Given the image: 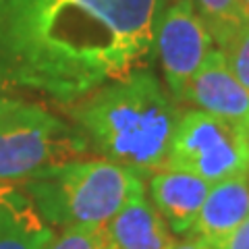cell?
<instances>
[{"instance_id":"obj_12","label":"cell","mask_w":249,"mask_h":249,"mask_svg":"<svg viewBox=\"0 0 249 249\" xmlns=\"http://www.w3.org/2000/svg\"><path fill=\"white\" fill-rule=\"evenodd\" d=\"M187 2L204 21L218 48H222L245 23L239 9V0H187Z\"/></svg>"},{"instance_id":"obj_15","label":"cell","mask_w":249,"mask_h":249,"mask_svg":"<svg viewBox=\"0 0 249 249\" xmlns=\"http://www.w3.org/2000/svg\"><path fill=\"white\" fill-rule=\"evenodd\" d=\"M40 106V102H27V100L0 89V124H9L19 119H25V116L34 114Z\"/></svg>"},{"instance_id":"obj_5","label":"cell","mask_w":249,"mask_h":249,"mask_svg":"<svg viewBox=\"0 0 249 249\" xmlns=\"http://www.w3.org/2000/svg\"><path fill=\"white\" fill-rule=\"evenodd\" d=\"M88 154L73 124L46 106L9 124H0V183H23L67 160Z\"/></svg>"},{"instance_id":"obj_19","label":"cell","mask_w":249,"mask_h":249,"mask_svg":"<svg viewBox=\"0 0 249 249\" xmlns=\"http://www.w3.org/2000/svg\"><path fill=\"white\" fill-rule=\"evenodd\" d=\"M4 187H6V183H0V199H2V196H4Z\"/></svg>"},{"instance_id":"obj_14","label":"cell","mask_w":249,"mask_h":249,"mask_svg":"<svg viewBox=\"0 0 249 249\" xmlns=\"http://www.w3.org/2000/svg\"><path fill=\"white\" fill-rule=\"evenodd\" d=\"M46 249H110L104 229H65L54 232Z\"/></svg>"},{"instance_id":"obj_16","label":"cell","mask_w":249,"mask_h":249,"mask_svg":"<svg viewBox=\"0 0 249 249\" xmlns=\"http://www.w3.org/2000/svg\"><path fill=\"white\" fill-rule=\"evenodd\" d=\"M214 249H249V218L241 222L231 235Z\"/></svg>"},{"instance_id":"obj_1","label":"cell","mask_w":249,"mask_h":249,"mask_svg":"<svg viewBox=\"0 0 249 249\" xmlns=\"http://www.w3.org/2000/svg\"><path fill=\"white\" fill-rule=\"evenodd\" d=\"M162 0H0V89L69 106L142 67Z\"/></svg>"},{"instance_id":"obj_10","label":"cell","mask_w":249,"mask_h":249,"mask_svg":"<svg viewBox=\"0 0 249 249\" xmlns=\"http://www.w3.org/2000/svg\"><path fill=\"white\" fill-rule=\"evenodd\" d=\"M110 249H168L175 243L168 224L145 196V187L127 199L104 227Z\"/></svg>"},{"instance_id":"obj_21","label":"cell","mask_w":249,"mask_h":249,"mask_svg":"<svg viewBox=\"0 0 249 249\" xmlns=\"http://www.w3.org/2000/svg\"><path fill=\"white\" fill-rule=\"evenodd\" d=\"M247 142H249V129H247ZM247 175H249V170H247Z\"/></svg>"},{"instance_id":"obj_11","label":"cell","mask_w":249,"mask_h":249,"mask_svg":"<svg viewBox=\"0 0 249 249\" xmlns=\"http://www.w3.org/2000/svg\"><path fill=\"white\" fill-rule=\"evenodd\" d=\"M54 231L19 183H6L0 199V249H46Z\"/></svg>"},{"instance_id":"obj_18","label":"cell","mask_w":249,"mask_h":249,"mask_svg":"<svg viewBox=\"0 0 249 249\" xmlns=\"http://www.w3.org/2000/svg\"><path fill=\"white\" fill-rule=\"evenodd\" d=\"M239 9L241 15H243V21L249 23V0H239Z\"/></svg>"},{"instance_id":"obj_7","label":"cell","mask_w":249,"mask_h":249,"mask_svg":"<svg viewBox=\"0 0 249 249\" xmlns=\"http://www.w3.org/2000/svg\"><path fill=\"white\" fill-rule=\"evenodd\" d=\"M178 100L216 119L249 129V89L232 75L224 54L216 48L201 62Z\"/></svg>"},{"instance_id":"obj_2","label":"cell","mask_w":249,"mask_h":249,"mask_svg":"<svg viewBox=\"0 0 249 249\" xmlns=\"http://www.w3.org/2000/svg\"><path fill=\"white\" fill-rule=\"evenodd\" d=\"M67 108L88 152L98 158L142 177L166 166L181 110L152 71L135 69Z\"/></svg>"},{"instance_id":"obj_13","label":"cell","mask_w":249,"mask_h":249,"mask_svg":"<svg viewBox=\"0 0 249 249\" xmlns=\"http://www.w3.org/2000/svg\"><path fill=\"white\" fill-rule=\"evenodd\" d=\"M218 50L224 54L232 75L249 89V23H243L235 36Z\"/></svg>"},{"instance_id":"obj_9","label":"cell","mask_w":249,"mask_h":249,"mask_svg":"<svg viewBox=\"0 0 249 249\" xmlns=\"http://www.w3.org/2000/svg\"><path fill=\"white\" fill-rule=\"evenodd\" d=\"M249 218V175H237L210 187L189 237L199 239L208 249L220 245L241 222Z\"/></svg>"},{"instance_id":"obj_20","label":"cell","mask_w":249,"mask_h":249,"mask_svg":"<svg viewBox=\"0 0 249 249\" xmlns=\"http://www.w3.org/2000/svg\"><path fill=\"white\" fill-rule=\"evenodd\" d=\"M166 2H168V0H162V4H164V6H166ZM170 2H177V0H170Z\"/></svg>"},{"instance_id":"obj_6","label":"cell","mask_w":249,"mask_h":249,"mask_svg":"<svg viewBox=\"0 0 249 249\" xmlns=\"http://www.w3.org/2000/svg\"><path fill=\"white\" fill-rule=\"evenodd\" d=\"M214 50V40L187 0H177L160 11L154 25L156 54L173 98H181L191 77Z\"/></svg>"},{"instance_id":"obj_17","label":"cell","mask_w":249,"mask_h":249,"mask_svg":"<svg viewBox=\"0 0 249 249\" xmlns=\"http://www.w3.org/2000/svg\"><path fill=\"white\" fill-rule=\"evenodd\" d=\"M168 249H208V245H204L196 237H189V239H183V241H175Z\"/></svg>"},{"instance_id":"obj_8","label":"cell","mask_w":249,"mask_h":249,"mask_svg":"<svg viewBox=\"0 0 249 249\" xmlns=\"http://www.w3.org/2000/svg\"><path fill=\"white\" fill-rule=\"evenodd\" d=\"M210 187L204 178L177 168L156 170L147 181L152 206L177 235H189Z\"/></svg>"},{"instance_id":"obj_4","label":"cell","mask_w":249,"mask_h":249,"mask_svg":"<svg viewBox=\"0 0 249 249\" xmlns=\"http://www.w3.org/2000/svg\"><path fill=\"white\" fill-rule=\"evenodd\" d=\"M164 168L187 170L214 185L249 170L247 129L201 112H181Z\"/></svg>"},{"instance_id":"obj_3","label":"cell","mask_w":249,"mask_h":249,"mask_svg":"<svg viewBox=\"0 0 249 249\" xmlns=\"http://www.w3.org/2000/svg\"><path fill=\"white\" fill-rule=\"evenodd\" d=\"M54 231L104 229L137 189L135 170L104 158H73L19 183Z\"/></svg>"}]
</instances>
